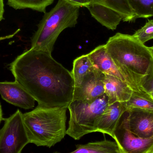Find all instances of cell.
Instances as JSON below:
<instances>
[{
    "instance_id": "1",
    "label": "cell",
    "mask_w": 153,
    "mask_h": 153,
    "mask_svg": "<svg viewBox=\"0 0 153 153\" xmlns=\"http://www.w3.org/2000/svg\"><path fill=\"white\" fill-rule=\"evenodd\" d=\"M15 81L45 107L68 108L73 99L74 84L71 72L52 54L30 48L10 65Z\"/></svg>"
},
{
    "instance_id": "2",
    "label": "cell",
    "mask_w": 153,
    "mask_h": 153,
    "mask_svg": "<svg viewBox=\"0 0 153 153\" xmlns=\"http://www.w3.org/2000/svg\"><path fill=\"white\" fill-rule=\"evenodd\" d=\"M105 46L126 82L133 91L142 92L141 85L153 65L150 48L133 36L120 33L111 37Z\"/></svg>"
},
{
    "instance_id": "3",
    "label": "cell",
    "mask_w": 153,
    "mask_h": 153,
    "mask_svg": "<svg viewBox=\"0 0 153 153\" xmlns=\"http://www.w3.org/2000/svg\"><path fill=\"white\" fill-rule=\"evenodd\" d=\"M65 107L38 106L23 114V120L30 143L51 148L67 134Z\"/></svg>"
},
{
    "instance_id": "4",
    "label": "cell",
    "mask_w": 153,
    "mask_h": 153,
    "mask_svg": "<svg viewBox=\"0 0 153 153\" xmlns=\"http://www.w3.org/2000/svg\"><path fill=\"white\" fill-rule=\"evenodd\" d=\"M80 8L64 0H58L54 8L45 13L31 38L30 48L52 54L60 34L65 29L73 27L77 24Z\"/></svg>"
},
{
    "instance_id": "5",
    "label": "cell",
    "mask_w": 153,
    "mask_h": 153,
    "mask_svg": "<svg viewBox=\"0 0 153 153\" xmlns=\"http://www.w3.org/2000/svg\"><path fill=\"white\" fill-rule=\"evenodd\" d=\"M108 104L105 94L92 101L73 100L68 107L70 119L67 135L78 140L85 135L97 132L100 119Z\"/></svg>"
},
{
    "instance_id": "6",
    "label": "cell",
    "mask_w": 153,
    "mask_h": 153,
    "mask_svg": "<svg viewBox=\"0 0 153 153\" xmlns=\"http://www.w3.org/2000/svg\"><path fill=\"white\" fill-rule=\"evenodd\" d=\"M0 129V153H21L30 143L23 120L18 109L7 118Z\"/></svg>"
},
{
    "instance_id": "7",
    "label": "cell",
    "mask_w": 153,
    "mask_h": 153,
    "mask_svg": "<svg viewBox=\"0 0 153 153\" xmlns=\"http://www.w3.org/2000/svg\"><path fill=\"white\" fill-rule=\"evenodd\" d=\"M113 138L120 153H149L153 150V137L147 139L142 138L130 131L128 111L121 116L114 131Z\"/></svg>"
},
{
    "instance_id": "8",
    "label": "cell",
    "mask_w": 153,
    "mask_h": 153,
    "mask_svg": "<svg viewBox=\"0 0 153 153\" xmlns=\"http://www.w3.org/2000/svg\"><path fill=\"white\" fill-rule=\"evenodd\" d=\"M104 76L105 74L94 67L84 77L80 86L74 88L73 100L92 101L105 94Z\"/></svg>"
},
{
    "instance_id": "9",
    "label": "cell",
    "mask_w": 153,
    "mask_h": 153,
    "mask_svg": "<svg viewBox=\"0 0 153 153\" xmlns=\"http://www.w3.org/2000/svg\"><path fill=\"white\" fill-rule=\"evenodd\" d=\"M2 99L16 107L30 109L35 105L36 100L18 82H0Z\"/></svg>"
},
{
    "instance_id": "10",
    "label": "cell",
    "mask_w": 153,
    "mask_h": 153,
    "mask_svg": "<svg viewBox=\"0 0 153 153\" xmlns=\"http://www.w3.org/2000/svg\"><path fill=\"white\" fill-rule=\"evenodd\" d=\"M129 129L134 134L142 138L153 137V112L138 109L128 110Z\"/></svg>"
},
{
    "instance_id": "11",
    "label": "cell",
    "mask_w": 153,
    "mask_h": 153,
    "mask_svg": "<svg viewBox=\"0 0 153 153\" xmlns=\"http://www.w3.org/2000/svg\"><path fill=\"white\" fill-rule=\"evenodd\" d=\"M103 82L104 93L108 96L109 104L128 101L134 91L126 82L116 76L105 74Z\"/></svg>"
},
{
    "instance_id": "12",
    "label": "cell",
    "mask_w": 153,
    "mask_h": 153,
    "mask_svg": "<svg viewBox=\"0 0 153 153\" xmlns=\"http://www.w3.org/2000/svg\"><path fill=\"white\" fill-rule=\"evenodd\" d=\"M124 102L108 104L101 117L97 127V132L107 134L113 138L114 133L123 113L126 111Z\"/></svg>"
},
{
    "instance_id": "13",
    "label": "cell",
    "mask_w": 153,
    "mask_h": 153,
    "mask_svg": "<svg viewBox=\"0 0 153 153\" xmlns=\"http://www.w3.org/2000/svg\"><path fill=\"white\" fill-rule=\"evenodd\" d=\"M87 55L94 66L103 74L116 76L126 82L110 56L105 45L99 46Z\"/></svg>"
},
{
    "instance_id": "14",
    "label": "cell",
    "mask_w": 153,
    "mask_h": 153,
    "mask_svg": "<svg viewBox=\"0 0 153 153\" xmlns=\"http://www.w3.org/2000/svg\"><path fill=\"white\" fill-rule=\"evenodd\" d=\"M85 7L89 10L94 19L109 29L116 30L122 20L119 13L103 5L91 3Z\"/></svg>"
},
{
    "instance_id": "15",
    "label": "cell",
    "mask_w": 153,
    "mask_h": 153,
    "mask_svg": "<svg viewBox=\"0 0 153 153\" xmlns=\"http://www.w3.org/2000/svg\"><path fill=\"white\" fill-rule=\"evenodd\" d=\"M76 149L68 153H120L116 142L104 140L91 142L86 144L77 145ZM53 153H61L55 152Z\"/></svg>"
},
{
    "instance_id": "16",
    "label": "cell",
    "mask_w": 153,
    "mask_h": 153,
    "mask_svg": "<svg viewBox=\"0 0 153 153\" xmlns=\"http://www.w3.org/2000/svg\"><path fill=\"white\" fill-rule=\"evenodd\" d=\"M91 3L108 7L119 13L124 22L134 21L136 16L128 0H91Z\"/></svg>"
},
{
    "instance_id": "17",
    "label": "cell",
    "mask_w": 153,
    "mask_h": 153,
    "mask_svg": "<svg viewBox=\"0 0 153 153\" xmlns=\"http://www.w3.org/2000/svg\"><path fill=\"white\" fill-rule=\"evenodd\" d=\"M88 55H83L74 61L72 75L74 81V88L80 86L84 78L94 68Z\"/></svg>"
},
{
    "instance_id": "18",
    "label": "cell",
    "mask_w": 153,
    "mask_h": 153,
    "mask_svg": "<svg viewBox=\"0 0 153 153\" xmlns=\"http://www.w3.org/2000/svg\"><path fill=\"white\" fill-rule=\"evenodd\" d=\"M124 103L127 110L136 108L153 112V99L143 92L134 91L129 100Z\"/></svg>"
},
{
    "instance_id": "19",
    "label": "cell",
    "mask_w": 153,
    "mask_h": 153,
    "mask_svg": "<svg viewBox=\"0 0 153 153\" xmlns=\"http://www.w3.org/2000/svg\"><path fill=\"white\" fill-rule=\"evenodd\" d=\"M10 7L15 10L30 9L40 12L46 13L48 6L53 2L54 0H7Z\"/></svg>"
},
{
    "instance_id": "20",
    "label": "cell",
    "mask_w": 153,
    "mask_h": 153,
    "mask_svg": "<svg viewBox=\"0 0 153 153\" xmlns=\"http://www.w3.org/2000/svg\"><path fill=\"white\" fill-rule=\"evenodd\" d=\"M137 18L153 17V0H128Z\"/></svg>"
},
{
    "instance_id": "21",
    "label": "cell",
    "mask_w": 153,
    "mask_h": 153,
    "mask_svg": "<svg viewBox=\"0 0 153 153\" xmlns=\"http://www.w3.org/2000/svg\"><path fill=\"white\" fill-rule=\"evenodd\" d=\"M132 36L143 44L153 39V20L148 21L144 27Z\"/></svg>"
},
{
    "instance_id": "22",
    "label": "cell",
    "mask_w": 153,
    "mask_h": 153,
    "mask_svg": "<svg viewBox=\"0 0 153 153\" xmlns=\"http://www.w3.org/2000/svg\"><path fill=\"white\" fill-rule=\"evenodd\" d=\"M141 91L147 94L153 99V65L149 75L141 85Z\"/></svg>"
},
{
    "instance_id": "23",
    "label": "cell",
    "mask_w": 153,
    "mask_h": 153,
    "mask_svg": "<svg viewBox=\"0 0 153 153\" xmlns=\"http://www.w3.org/2000/svg\"><path fill=\"white\" fill-rule=\"evenodd\" d=\"M73 5L85 7L91 3V0H64Z\"/></svg>"
},
{
    "instance_id": "24",
    "label": "cell",
    "mask_w": 153,
    "mask_h": 153,
    "mask_svg": "<svg viewBox=\"0 0 153 153\" xmlns=\"http://www.w3.org/2000/svg\"><path fill=\"white\" fill-rule=\"evenodd\" d=\"M4 13V4L3 0H0V22L3 19Z\"/></svg>"
},
{
    "instance_id": "25",
    "label": "cell",
    "mask_w": 153,
    "mask_h": 153,
    "mask_svg": "<svg viewBox=\"0 0 153 153\" xmlns=\"http://www.w3.org/2000/svg\"><path fill=\"white\" fill-rule=\"evenodd\" d=\"M4 118L3 117V112L2 110V107L0 103V124L2 120H3Z\"/></svg>"
},
{
    "instance_id": "26",
    "label": "cell",
    "mask_w": 153,
    "mask_h": 153,
    "mask_svg": "<svg viewBox=\"0 0 153 153\" xmlns=\"http://www.w3.org/2000/svg\"><path fill=\"white\" fill-rule=\"evenodd\" d=\"M150 49H151V52H152V56L153 57V46L152 47L150 48Z\"/></svg>"
},
{
    "instance_id": "27",
    "label": "cell",
    "mask_w": 153,
    "mask_h": 153,
    "mask_svg": "<svg viewBox=\"0 0 153 153\" xmlns=\"http://www.w3.org/2000/svg\"><path fill=\"white\" fill-rule=\"evenodd\" d=\"M149 153H153V150H152V151H151V152H150Z\"/></svg>"
}]
</instances>
